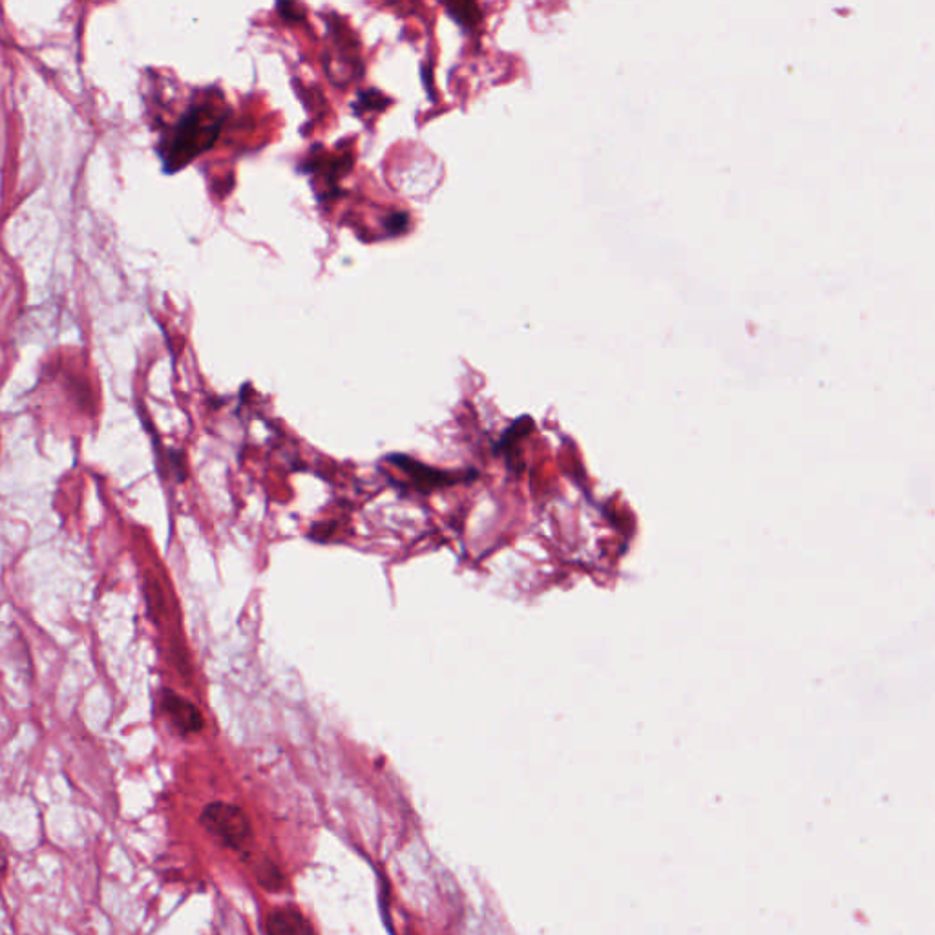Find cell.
I'll list each match as a JSON object with an SVG mask.
<instances>
[{
    "instance_id": "cell-1",
    "label": "cell",
    "mask_w": 935,
    "mask_h": 935,
    "mask_svg": "<svg viewBox=\"0 0 935 935\" xmlns=\"http://www.w3.org/2000/svg\"><path fill=\"white\" fill-rule=\"evenodd\" d=\"M223 121L225 114L216 112L209 103L189 106L178 123L159 141V158L165 172H178L209 150L220 136Z\"/></svg>"
},
{
    "instance_id": "cell-2",
    "label": "cell",
    "mask_w": 935,
    "mask_h": 935,
    "mask_svg": "<svg viewBox=\"0 0 935 935\" xmlns=\"http://www.w3.org/2000/svg\"><path fill=\"white\" fill-rule=\"evenodd\" d=\"M203 828L231 850H247L253 842V826L234 804L212 802L201 813Z\"/></svg>"
},
{
    "instance_id": "cell-3",
    "label": "cell",
    "mask_w": 935,
    "mask_h": 935,
    "mask_svg": "<svg viewBox=\"0 0 935 935\" xmlns=\"http://www.w3.org/2000/svg\"><path fill=\"white\" fill-rule=\"evenodd\" d=\"M386 461L393 464L395 468H399L400 472L410 479L411 486L417 488L419 492H431L435 488H442V486H450V484L463 481V475H459V473L435 470V468L419 463V461H413L406 455H389Z\"/></svg>"
},
{
    "instance_id": "cell-4",
    "label": "cell",
    "mask_w": 935,
    "mask_h": 935,
    "mask_svg": "<svg viewBox=\"0 0 935 935\" xmlns=\"http://www.w3.org/2000/svg\"><path fill=\"white\" fill-rule=\"evenodd\" d=\"M161 709L165 715L169 716L170 722L178 729L179 735H196L205 725L200 709L174 691H163Z\"/></svg>"
},
{
    "instance_id": "cell-5",
    "label": "cell",
    "mask_w": 935,
    "mask_h": 935,
    "mask_svg": "<svg viewBox=\"0 0 935 935\" xmlns=\"http://www.w3.org/2000/svg\"><path fill=\"white\" fill-rule=\"evenodd\" d=\"M269 935H315L311 923L295 908L276 910L267 921Z\"/></svg>"
},
{
    "instance_id": "cell-6",
    "label": "cell",
    "mask_w": 935,
    "mask_h": 935,
    "mask_svg": "<svg viewBox=\"0 0 935 935\" xmlns=\"http://www.w3.org/2000/svg\"><path fill=\"white\" fill-rule=\"evenodd\" d=\"M446 13L464 30H473L483 21V11L475 2H453L446 6Z\"/></svg>"
},
{
    "instance_id": "cell-7",
    "label": "cell",
    "mask_w": 935,
    "mask_h": 935,
    "mask_svg": "<svg viewBox=\"0 0 935 935\" xmlns=\"http://www.w3.org/2000/svg\"><path fill=\"white\" fill-rule=\"evenodd\" d=\"M386 105H388V99L377 90L358 95V114H364L368 110H382L386 108Z\"/></svg>"
},
{
    "instance_id": "cell-8",
    "label": "cell",
    "mask_w": 935,
    "mask_h": 935,
    "mask_svg": "<svg viewBox=\"0 0 935 935\" xmlns=\"http://www.w3.org/2000/svg\"><path fill=\"white\" fill-rule=\"evenodd\" d=\"M408 227H410V216L406 212H395L386 220V229H388L391 236L404 234V232L408 231Z\"/></svg>"
},
{
    "instance_id": "cell-9",
    "label": "cell",
    "mask_w": 935,
    "mask_h": 935,
    "mask_svg": "<svg viewBox=\"0 0 935 935\" xmlns=\"http://www.w3.org/2000/svg\"><path fill=\"white\" fill-rule=\"evenodd\" d=\"M276 8L287 21L298 22L304 19V10L298 4H293V2H280V4H276Z\"/></svg>"
},
{
    "instance_id": "cell-10",
    "label": "cell",
    "mask_w": 935,
    "mask_h": 935,
    "mask_svg": "<svg viewBox=\"0 0 935 935\" xmlns=\"http://www.w3.org/2000/svg\"><path fill=\"white\" fill-rule=\"evenodd\" d=\"M6 868H8V855H6L4 846L0 844V873L6 872Z\"/></svg>"
}]
</instances>
